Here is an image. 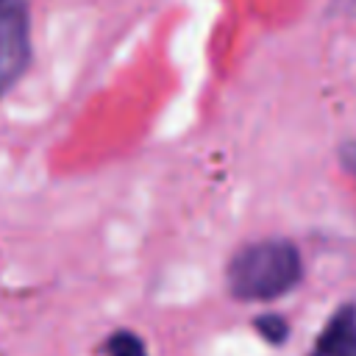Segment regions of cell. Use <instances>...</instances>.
Wrapping results in <instances>:
<instances>
[{
  "instance_id": "obj_1",
  "label": "cell",
  "mask_w": 356,
  "mask_h": 356,
  "mask_svg": "<svg viewBox=\"0 0 356 356\" xmlns=\"http://www.w3.org/2000/svg\"><path fill=\"white\" fill-rule=\"evenodd\" d=\"M300 253L286 239L245 245L228 264L225 281L236 300H273L300 281Z\"/></svg>"
},
{
  "instance_id": "obj_2",
  "label": "cell",
  "mask_w": 356,
  "mask_h": 356,
  "mask_svg": "<svg viewBox=\"0 0 356 356\" xmlns=\"http://www.w3.org/2000/svg\"><path fill=\"white\" fill-rule=\"evenodd\" d=\"M31 64V14L22 0L0 3V95H6Z\"/></svg>"
},
{
  "instance_id": "obj_3",
  "label": "cell",
  "mask_w": 356,
  "mask_h": 356,
  "mask_svg": "<svg viewBox=\"0 0 356 356\" xmlns=\"http://www.w3.org/2000/svg\"><path fill=\"white\" fill-rule=\"evenodd\" d=\"M309 356H356V306H342L325 323Z\"/></svg>"
},
{
  "instance_id": "obj_4",
  "label": "cell",
  "mask_w": 356,
  "mask_h": 356,
  "mask_svg": "<svg viewBox=\"0 0 356 356\" xmlns=\"http://www.w3.org/2000/svg\"><path fill=\"white\" fill-rule=\"evenodd\" d=\"M106 353L108 356H147L145 342L131 331H114L106 339Z\"/></svg>"
},
{
  "instance_id": "obj_5",
  "label": "cell",
  "mask_w": 356,
  "mask_h": 356,
  "mask_svg": "<svg viewBox=\"0 0 356 356\" xmlns=\"http://www.w3.org/2000/svg\"><path fill=\"white\" fill-rule=\"evenodd\" d=\"M256 328H259L261 337L270 339V342H284V339H286V320L278 317V314H264V317H259V320H256Z\"/></svg>"
},
{
  "instance_id": "obj_6",
  "label": "cell",
  "mask_w": 356,
  "mask_h": 356,
  "mask_svg": "<svg viewBox=\"0 0 356 356\" xmlns=\"http://www.w3.org/2000/svg\"><path fill=\"white\" fill-rule=\"evenodd\" d=\"M331 8L339 14H356V0H334Z\"/></svg>"
},
{
  "instance_id": "obj_7",
  "label": "cell",
  "mask_w": 356,
  "mask_h": 356,
  "mask_svg": "<svg viewBox=\"0 0 356 356\" xmlns=\"http://www.w3.org/2000/svg\"><path fill=\"white\" fill-rule=\"evenodd\" d=\"M0 3H6V0H0Z\"/></svg>"
}]
</instances>
